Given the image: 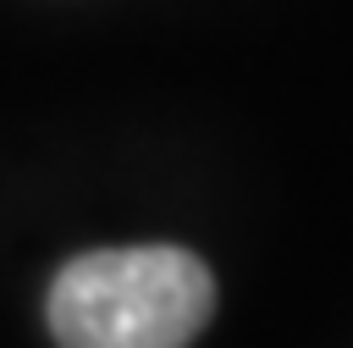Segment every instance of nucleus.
I'll return each mask as SVG.
<instances>
[{
  "mask_svg": "<svg viewBox=\"0 0 353 348\" xmlns=\"http://www.w3.org/2000/svg\"><path fill=\"white\" fill-rule=\"evenodd\" d=\"M44 315L61 348H188L215 315V276L176 243L94 249L55 271Z\"/></svg>",
  "mask_w": 353,
  "mask_h": 348,
  "instance_id": "f257e3e1",
  "label": "nucleus"
}]
</instances>
